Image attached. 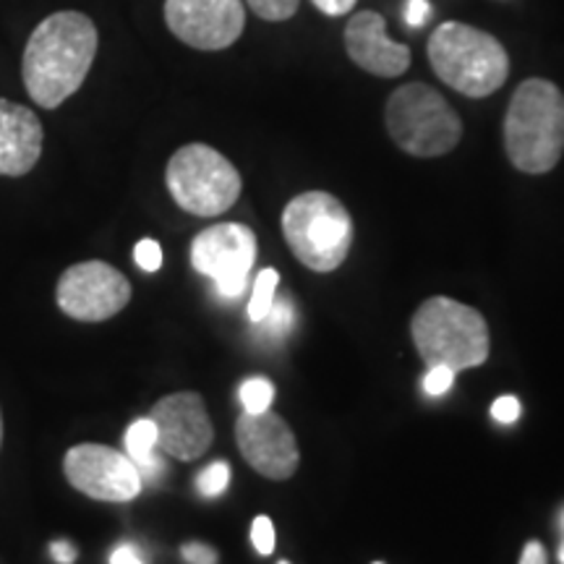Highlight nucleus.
I'll use <instances>...</instances> for the list:
<instances>
[{
  "label": "nucleus",
  "mask_w": 564,
  "mask_h": 564,
  "mask_svg": "<svg viewBox=\"0 0 564 564\" xmlns=\"http://www.w3.org/2000/svg\"><path fill=\"white\" fill-rule=\"evenodd\" d=\"M100 34L95 21L79 11H58L34 26L21 58V76L32 102L61 108L82 89L95 63Z\"/></svg>",
  "instance_id": "1"
},
{
  "label": "nucleus",
  "mask_w": 564,
  "mask_h": 564,
  "mask_svg": "<svg viewBox=\"0 0 564 564\" xmlns=\"http://www.w3.org/2000/svg\"><path fill=\"white\" fill-rule=\"evenodd\" d=\"M505 150L520 173L554 171L564 152V95L546 79L514 89L505 116Z\"/></svg>",
  "instance_id": "2"
},
{
  "label": "nucleus",
  "mask_w": 564,
  "mask_h": 564,
  "mask_svg": "<svg viewBox=\"0 0 564 564\" xmlns=\"http://www.w3.org/2000/svg\"><path fill=\"white\" fill-rule=\"evenodd\" d=\"M434 74L465 97L494 95L510 76V55L494 34L463 21H444L426 45Z\"/></svg>",
  "instance_id": "3"
},
{
  "label": "nucleus",
  "mask_w": 564,
  "mask_h": 564,
  "mask_svg": "<svg viewBox=\"0 0 564 564\" xmlns=\"http://www.w3.org/2000/svg\"><path fill=\"white\" fill-rule=\"evenodd\" d=\"M411 333L415 350L429 366H449L457 373L489 358V327L481 312L444 295L423 303Z\"/></svg>",
  "instance_id": "4"
},
{
  "label": "nucleus",
  "mask_w": 564,
  "mask_h": 564,
  "mask_svg": "<svg viewBox=\"0 0 564 564\" xmlns=\"http://www.w3.org/2000/svg\"><path fill=\"white\" fill-rule=\"evenodd\" d=\"M384 123L394 144L413 158H442L463 139L460 116L434 87L403 84L387 100Z\"/></svg>",
  "instance_id": "5"
},
{
  "label": "nucleus",
  "mask_w": 564,
  "mask_h": 564,
  "mask_svg": "<svg viewBox=\"0 0 564 564\" xmlns=\"http://www.w3.org/2000/svg\"><path fill=\"white\" fill-rule=\"evenodd\" d=\"M282 232L301 264L314 272H333L350 251L352 220L333 194L306 192L282 212Z\"/></svg>",
  "instance_id": "6"
},
{
  "label": "nucleus",
  "mask_w": 564,
  "mask_h": 564,
  "mask_svg": "<svg viewBox=\"0 0 564 564\" xmlns=\"http://www.w3.org/2000/svg\"><path fill=\"white\" fill-rule=\"evenodd\" d=\"M165 183L173 202L196 217H215L228 212L241 196V173L236 165L207 144H186L165 167Z\"/></svg>",
  "instance_id": "7"
},
{
  "label": "nucleus",
  "mask_w": 564,
  "mask_h": 564,
  "mask_svg": "<svg viewBox=\"0 0 564 564\" xmlns=\"http://www.w3.org/2000/svg\"><path fill=\"white\" fill-rule=\"evenodd\" d=\"M257 262V236L241 223H220L202 230L192 243L194 270L212 280L223 301H238Z\"/></svg>",
  "instance_id": "8"
},
{
  "label": "nucleus",
  "mask_w": 564,
  "mask_h": 564,
  "mask_svg": "<svg viewBox=\"0 0 564 564\" xmlns=\"http://www.w3.org/2000/svg\"><path fill=\"white\" fill-rule=\"evenodd\" d=\"M58 308L76 322H105L123 312L131 301V282L108 262L68 267L55 288Z\"/></svg>",
  "instance_id": "9"
},
{
  "label": "nucleus",
  "mask_w": 564,
  "mask_h": 564,
  "mask_svg": "<svg viewBox=\"0 0 564 564\" xmlns=\"http://www.w3.org/2000/svg\"><path fill=\"white\" fill-rule=\"evenodd\" d=\"M63 474L76 491L97 502H131L144 489L131 457L108 444H74L63 457Z\"/></svg>",
  "instance_id": "10"
},
{
  "label": "nucleus",
  "mask_w": 564,
  "mask_h": 564,
  "mask_svg": "<svg viewBox=\"0 0 564 564\" xmlns=\"http://www.w3.org/2000/svg\"><path fill=\"white\" fill-rule=\"evenodd\" d=\"M165 24L194 51H225L243 34V0H165Z\"/></svg>",
  "instance_id": "11"
},
{
  "label": "nucleus",
  "mask_w": 564,
  "mask_h": 564,
  "mask_svg": "<svg viewBox=\"0 0 564 564\" xmlns=\"http://www.w3.org/2000/svg\"><path fill=\"white\" fill-rule=\"evenodd\" d=\"M150 419L158 426V449L175 460H196L215 440L204 398L196 392H175L158 400Z\"/></svg>",
  "instance_id": "12"
},
{
  "label": "nucleus",
  "mask_w": 564,
  "mask_h": 564,
  "mask_svg": "<svg viewBox=\"0 0 564 564\" xmlns=\"http://www.w3.org/2000/svg\"><path fill=\"white\" fill-rule=\"evenodd\" d=\"M236 440L246 463L257 474L282 481L299 468V442L278 413H243L236 423Z\"/></svg>",
  "instance_id": "13"
},
{
  "label": "nucleus",
  "mask_w": 564,
  "mask_h": 564,
  "mask_svg": "<svg viewBox=\"0 0 564 564\" xmlns=\"http://www.w3.org/2000/svg\"><path fill=\"white\" fill-rule=\"evenodd\" d=\"M345 51L358 68L382 79L403 76L411 68V47L387 37V21L377 11H361L348 21Z\"/></svg>",
  "instance_id": "14"
},
{
  "label": "nucleus",
  "mask_w": 564,
  "mask_h": 564,
  "mask_svg": "<svg viewBox=\"0 0 564 564\" xmlns=\"http://www.w3.org/2000/svg\"><path fill=\"white\" fill-rule=\"evenodd\" d=\"M45 129L37 112L0 97V175L21 178L42 158Z\"/></svg>",
  "instance_id": "15"
},
{
  "label": "nucleus",
  "mask_w": 564,
  "mask_h": 564,
  "mask_svg": "<svg viewBox=\"0 0 564 564\" xmlns=\"http://www.w3.org/2000/svg\"><path fill=\"white\" fill-rule=\"evenodd\" d=\"M158 449V426L152 419H139L133 421L126 432V455L131 457V463L144 460Z\"/></svg>",
  "instance_id": "16"
},
{
  "label": "nucleus",
  "mask_w": 564,
  "mask_h": 564,
  "mask_svg": "<svg viewBox=\"0 0 564 564\" xmlns=\"http://www.w3.org/2000/svg\"><path fill=\"white\" fill-rule=\"evenodd\" d=\"M278 285H280L278 270L259 272L257 282H253L251 301H249V319L253 324H259L267 314H270V308H272V303H274V293H278Z\"/></svg>",
  "instance_id": "17"
},
{
  "label": "nucleus",
  "mask_w": 564,
  "mask_h": 564,
  "mask_svg": "<svg viewBox=\"0 0 564 564\" xmlns=\"http://www.w3.org/2000/svg\"><path fill=\"white\" fill-rule=\"evenodd\" d=\"M295 324V308L291 299H274L270 314L264 316L262 322L257 324L262 337H272V340H280L293 329Z\"/></svg>",
  "instance_id": "18"
},
{
  "label": "nucleus",
  "mask_w": 564,
  "mask_h": 564,
  "mask_svg": "<svg viewBox=\"0 0 564 564\" xmlns=\"http://www.w3.org/2000/svg\"><path fill=\"white\" fill-rule=\"evenodd\" d=\"M238 398H241L246 413H264V411H270V405L274 400V387L270 379L251 377L241 384Z\"/></svg>",
  "instance_id": "19"
},
{
  "label": "nucleus",
  "mask_w": 564,
  "mask_h": 564,
  "mask_svg": "<svg viewBox=\"0 0 564 564\" xmlns=\"http://www.w3.org/2000/svg\"><path fill=\"white\" fill-rule=\"evenodd\" d=\"M230 484V468L228 463H212L202 470L199 478H196V489H199L202 497H220V494L228 489Z\"/></svg>",
  "instance_id": "20"
},
{
  "label": "nucleus",
  "mask_w": 564,
  "mask_h": 564,
  "mask_svg": "<svg viewBox=\"0 0 564 564\" xmlns=\"http://www.w3.org/2000/svg\"><path fill=\"white\" fill-rule=\"evenodd\" d=\"M301 0H246V6L264 21H288L295 17Z\"/></svg>",
  "instance_id": "21"
},
{
  "label": "nucleus",
  "mask_w": 564,
  "mask_h": 564,
  "mask_svg": "<svg viewBox=\"0 0 564 564\" xmlns=\"http://www.w3.org/2000/svg\"><path fill=\"white\" fill-rule=\"evenodd\" d=\"M455 384V371L449 366H429L426 377H423V392L429 398H442L453 390Z\"/></svg>",
  "instance_id": "22"
},
{
  "label": "nucleus",
  "mask_w": 564,
  "mask_h": 564,
  "mask_svg": "<svg viewBox=\"0 0 564 564\" xmlns=\"http://www.w3.org/2000/svg\"><path fill=\"white\" fill-rule=\"evenodd\" d=\"M251 544L262 556H270L274 552V525L267 514H259L251 523Z\"/></svg>",
  "instance_id": "23"
},
{
  "label": "nucleus",
  "mask_w": 564,
  "mask_h": 564,
  "mask_svg": "<svg viewBox=\"0 0 564 564\" xmlns=\"http://www.w3.org/2000/svg\"><path fill=\"white\" fill-rule=\"evenodd\" d=\"M133 259H137L139 270L144 272H158L162 267V249L158 241H152V238H144V241L137 243V249H133Z\"/></svg>",
  "instance_id": "24"
},
{
  "label": "nucleus",
  "mask_w": 564,
  "mask_h": 564,
  "mask_svg": "<svg viewBox=\"0 0 564 564\" xmlns=\"http://www.w3.org/2000/svg\"><path fill=\"white\" fill-rule=\"evenodd\" d=\"M491 419L499 423H514L520 419V400L512 398V394L497 398L491 405Z\"/></svg>",
  "instance_id": "25"
},
{
  "label": "nucleus",
  "mask_w": 564,
  "mask_h": 564,
  "mask_svg": "<svg viewBox=\"0 0 564 564\" xmlns=\"http://www.w3.org/2000/svg\"><path fill=\"white\" fill-rule=\"evenodd\" d=\"M133 465H137L141 481H144V484H158L162 474H165V460H162V457L158 455V449H154L150 457H144V460H139Z\"/></svg>",
  "instance_id": "26"
},
{
  "label": "nucleus",
  "mask_w": 564,
  "mask_h": 564,
  "mask_svg": "<svg viewBox=\"0 0 564 564\" xmlns=\"http://www.w3.org/2000/svg\"><path fill=\"white\" fill-rule=\"evenodd\" d=\"M181 554L188 564H217V552L204 544H186L181 549Z\"/></svg>",
  "instance_id": "27"
},
{
  "label": "nucleus",
  "mask_w": 564,
  "mask_h": 564,
  "mask_svg": "<svg viewBox=\"0 0 564 564\" xmlns=\"http://www.w3.org/2000/svg\"><path fill=\"white\" fill-rule=\"evenodd\" d=\"M429 13H432V6H429V0H408L405 19H408V24H411V26L426 24Z\"/></svg>",
  "instance_id": "28"
},
{
  "label": "nucleus",
  "mask_w": 564,
  "mask_h": 564,
  "mask_svg": "<svg viewBox=\"0 0 564 564\" xmlns=\"http://www.w3.org/2000/svg\"><path fill=\"white\" fill-rule=\"evenodd\" d=\"M314 9H319L327 17H345V13L352 11L356 0H312Z\"/></svg>",
  "instance_id": "29"
},
{
  "label": "nucleus",
  "mask_w": 564,
  "mask_h": 564,
  "mask_svg": "<svg viewBox=\"0 0 564 564\" xmlns=\"http://www.w3.org/2000/svg\"><path fill=\"white\" fill-rule=\"evenodd\" d=\"M51 556L58 564H74L76 562V549L70 546L68 541H53Z\"/></svg>",
  "instance_id": "30"
},
{
  "label": "nucleus",
  "mask_w": 564,
  "mask_h": 564,
  "mask_svg": "<svg viewBox=\"0 0 564 564\" xmlns=\"http://www.w3.org/2000/svg\"><path fill=\"white\" fill-rule=\"evenodd\" d=\"M110 564H144V560H141L139 552L129 544L118 546L116 552L110 554Z\"/></svg>",
  "instance_id": "31"
},
{
  "label": "nucleus",
  "mask_w": 564,
  "mask_h": 564,
  "mask_svg": "<svg viewBox=\"0 0 564 564\" xmlns=\"http://www.w3.org/2000/svg\"><path fill=\"white\" fill-rule=\"evenodd\" d=\"M520 564H546L544 546H541L539 541H531V544H525L523 556H520Z\"/></svg>",
  "instance_id": "32"
},
{
  "label": "nucleus",
  "mask_w": 564,
  "mask_h": 564,
  "mask_svg": "<svg viewBox=\"0 0 564 564\" xmlns=\"http://www.w3.org/2000/svg\"><path fill=\"white\" fill-rule=\"evenodd\" d=\"M0 444H3V413H0Z\"/></svg>",
  "instance_id": "33"
},
{
  "label": "nucleus",
  "mask_w": 564,
  "mask_h": 564,
  "mask_svg": "<svg viewBox=\"0 0 564 564\" xmlns=\"http://www.w3.org/2000/svg\"><path fill=\"white\" fill-rule=\"evenodd\" d=\"M560 562L564 564V541H562V546H560Z\"/></svg>",
  "instance_id": "34"
},
{
  "label": "nucleus",
  "mask_w": 564,
  "mask_h": 564,
  "mask_svg": "<svg viewBox=\"0 0 564 564\" xmlns=\"http://www.w3.org/2000/svg\"><path fill=\"white\" fill-rule=\"evenodd\" d=\"M562 528H564V514H562Z\"/></svg>",
  "instance_id": "35"
},
{
  "label": "nucleus",
  "mask_w": 564,
  "mask_h": 564,
  "mask_svg": "<svg viewBox=\"0 0 564 564\" xmlns=\"http://www.w3.org/2000/svg\"><path fill=\"white\" fill-rule=\"evenodd\" d=\"M280 564H291V562H280Z\"/></svg>",
  "instance_id": "36"
},
{
  "label": "nucleus",
  "mask_w": 564,
  "mask_h": 564,
  "mask_svg": "<svg viewBox=\"0 0 564 564\" xmlns=\"http://www.w3.org/2000/svg\"><path fill=\"white\" fill-rule=\"evenodd\" d=\"M373 564H382V562H373Z\"/></svg>",
  "instance_id": "37"
}]
</instances>
